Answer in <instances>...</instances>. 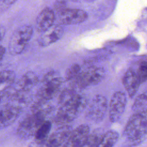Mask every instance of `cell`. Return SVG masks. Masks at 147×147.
Returning a JSON list of instances; mask_svg holds the SVG:
<instances>
[{
    "mask_svg": "<svg viewBox=\"0 0 147 147\" xmlns=\"http://www.w3.org/2000/svg\"><path fill=\"white\" fill-rule=\"evenodd\" d=\"M87 104L86 98L76 92L71 98L59 105L55 122L58 125H63L70 123L86 108Z\"/></svg>",
    "mask_w": 147,
    "mask_h": 147,
    "instance_id": "6da1fadb",
    "label": "cell"
},
{
    "mask_svg": "<svg viewBox=\"0 0 147 147\" xmlns=\"http://www.w3.org/2000/svg\"><path fill=\"white\" fill-rule=\"evenodd\" d=\"M147 114L133 113L127 121L123 130L125 138L133 145H138L146 137Z\"/></svg>",
    "mask_w": 147,
    "mask_h": 147,
    "instance_id": "7a4b0ae2",
    "label": "cell"
},
{
    "mask_svg": "<svg viewBox=\"0 0 147 147\" xmlns=\"http://www.w3.org/2000/svg\"><path fill=\"white\" fill-rule=\"evenodd\" d=\"M33 32L30 25H22L17 28L13 33L9 42V53L13 56L21 54L29 42Z\"/></svg>",
    "mask_w": 147,
    "mask_h": 147,
    "instance_id": "3957f363",
    "label": "cell"
},
{
    "mask_svg": "<svg viewBox=\"0 0 147 147\" xmlns=\"http://www.w3.org/2000/svg\"><path fill=\"white\" fill-rule=\"evenodd\" d=\"M55 73L51 72L44 77L42 84L38 91L39 100L48 101L52 99L59 92L63 80Z\"/></svg>",
    "mask_w": 147,
    "mask_h": 147,
    "instance_id": "277c9868",
    "label": "cell"
},
{
    "mask_svg": "<svg viewBox=\"0 0 147 147\" xmlns=\"http://www.w3.org/2000/svg\"><path fill=\"white\" fill-rule=\"evenodd\" d=\"M69 127L61 126L55 132L41 140H34L28 147H61L70 133Z\"/></svg>",
    "mask_w": 147,
    "mask_h": 147,
    "instance_id": "5b68a950",
    "label": "cell"
},
{
    "mask_svg": "<svg viewBox=\"0 0 147 147\" xmlns=\"http://www.w3.org/2000/svg\"><path fill=\"white\" fill-rule=\"evenodd\" d=\"M105 74L103 68L92 67L86 71H81L73 82L76 87L83 88L99 83L103 78Z\"/></svg>",
    "mask_w": 147,
    "mask_h": 147,
    "instance_id": "8992f818",
    "label": "cell"
},
{
    "mask_svg": "<svg viewBox=\"0 0 147 147\" xmlns=\"http://www.w3.org/2000/svg\"><path fill=\"white\" fill-rule=\"evenodd\" d=\"M107 107L106 97L101 95L95 96L87 109L86 115L88 119L94 122H100L106 115Z\"/></svg>",
    "mask_w": 147,
    "mask_h": 147,
    "instance_id": "52a82bcc",
    "label": "cell"
},
{
    "mask_svg": "<svg viewBox=\"0 0 147 147\" xmlns=\"http://www.w3.org/2000/svg\"><path fill=\"white\" fill-rule=\"evenodd\" d=\"M126 96L124 92L117 91L111 96L109 109V119L111 122H116L122 117L126 105Z\"/></svg>",
    "mask_w": 147,
    "mask_h": 147,
    "instance_id": "ba28073f",
    "label": "cell"
},
{
    "mask_svg": "<svg viewBox=\"0 0 147 147\" xmlns=\"http://www.w3.org/2000/svg\"><path fill=\"white\" fill-rule=\"evenodd\" d=\"M90 134V127L85 124L71 131L61 147H81Z\"/></svg>",
    "mask_w": 147,
    "mask_h": 147,
    "instance_id": "9c48e42d",
    "label": "cell"
},
{
    "mask_svg": "<svg viewBox=\"0 0 147 147\" xmlns=\"http://www.w3.org/2000/svg\"><path fill=\"white\" fill-rule=\"evenodd\" d=\"M87 17V14L84 10L68 9L61 11L58 16V23L60 25L78 24L84 22Z\"/></svg>",
    "mask_w": 147,
    "mask_h": 147,
    "instance_id": "30bf717a",
    "label": "cell"
},
{
    "mask_svg": "<svg viewBox=\"0 0 147 147\" xmlns=\"http://www.w3.org/2000/svg\"><path fill=\"white\" fill-rule=\"evenodd\" d=\"M38 82V76L33 72L29 71L24 74L9 88L11 92L26 93L32 90Z\"/></svg>",
    "mask_w": 147,
    "mask_h": 147,
    "instance_id": "8fae6325",
    "label": "cell"
},
{
    "mask_svg": "<svg viewBox=\"0 0 147 147\" xmlns=\"http://www.w3.org/2000/svg\"><path fill=\"white\" fill-rule=\"evenodd\" d=\"M22 111L20 106L9 103L0 109V129H5L13 123Z\"/></svg>",
    "mask_w": 147,
    "mask_h": 147,
    "instance_id": "7c38bea8",
    "label": "cell"
},
{
    "mask_svg": "<svg viewBox=\"0 0 147 147\" xmlns=\"http://www.w3.org/2000/svg\"><path fill=\"white\" fill-rule=\"evenodd\" d=\"M63 27L60 25H53L49 29L42 32L38 40L40 47H48L59 40L63 35Z\"/></svg>",
    "mask_w": 147,
    "mask_h": 147,
    "instance_id": "4fadbf2b",
    "label": "cell"
},
{
    "mask_svg": "<svg viewBox=\"0 0 147 147\" xmlns=\"http://www.w3.org/2000/svg\"><path fill=\"white\" fill-rule=\"evenodd\" d=\"M55 18L53 11L49 7H45L39 13L36 18V29L39 32H45L53 25Z\"/></svg>",
    "mask_w": 147,
    "mask_h": 147,
    "instance_id": "5bb4252c",
    "label": "cell"
},
{
    "mask_svg": "<svg viewBox=\"0 0 147 147\" xmlns=\"http://www.w3.org/2000/svg\"><path fill=\"white\" fill-rule=\"evenodd\" d=\"M140 84L137 73L131 69H128L123 76V84L130 98L136 95Z\"/></svg>",
    "mask_w": 147,
    "mask_h": 147,
    "instance_id": "9a60e30c",
    "label": "cell"
},
{
    "mask_svg": "<svg viewBox=\"0 0 147 147\" xmlns=\"http://www.w3.org/2000/svg\"><path fill=\"white\" fill-rule=\"evenodd\" d=\"M15 80L16 74L13 71L4 69L0 71V94L11 87Z\"/></svg>",
    "mask_w": 147,
    "mask_h": 147,
    "instance_id": "2e32d148",
    "label": "cell"
},
{
    "mask_svg": "<svg viewBox=\"0 0 147 147\" xmlns=\"http://www.w3.org/2000/svg\"><path fill=\"white\" fill-rule=\"evenodd\" d=\"M118 133L113 130L106 132L100 137L95 147H113L118 140Z\"/></svg>",
    "mask_w": 147,
    "mask_h": 147,
    "instance_id": "e0dca14e",
    "label": "cell"
},
{
    "mask_svg": "<svg viewBox=\"0 0 147 147\" xmlns=\"http://www.w3.org/2000/svg\"><path fill=\"white\" fill-rule=\"evenodd\" d=\"M147 96L146 92L139 95L135 99L132 106L134 114H147Z\"/></svg>",
    "mask_w": 147,
    "mask_h": 147,
    "instance_id": "ac0fdd59",
    "label": "cell"
},
{
    "mask_svg": "<svg viewBox=\"0 0 147 147\" xmlns=\"http://www.w3.org/2000/svg\"><path fill=\"white\" fill-rule=\"evenodd\" d=\"M52 123L49 121L45 120L38 128L34 135V140H41L46 138L51 131Z\"/></svg>",
    "mask_w": 147,
    "mask_h": 147,
    "instance_id": "d6986e66",
    "label": "cell"
},
{
    "mask_svg": "<svg viewBox=\"0 0 147 147\" xmlns=\"http://www.w3.org/2000/svg\"><path fill=\"white\" fill-rule=\"evenodd\" d=\"M81 72L80 67L78 64H73L66 71L65 78L68 80L74 81Z\"/></svg>",
    "mask_w": 147,
    "mask_h": 147,
    "instance_id": "ffe728a7",
    "label": "cell"
},
{
    "mask_svg": "<svg viewBox=\"0 0 147 147\" xmlns=\"http://www.w3.org/2000/svg\"><path fill=\"white\" fill-rule=\"evenodd\" d=\"M137 74L141 83H142L146 81L147 77V64L146 61H142L140 63L138 68V74Z\"/></svg>",
    "mask_w": 147,
    "mask_h": 147,
    "instance_id": "44dd1931",
    "label": "cell"
},
{
    "mask_svg": "<svg viewBox=\"0 0 147 147\" xmlns=\"http://www.w3.org/2000/svg\"><path fill=\"white\" fill-rule=\"evenodd\" d=\"M99 138H99L98 136L96 134H90L81 147H95Z\"/></svg>",
    "mask_w": 147,
    "mask_h": 147,
    "instance_id": "7402d4cb",
    "label": "cell"
},
{
    "mask_svg": "<svg viewBox=\"0 0 147 147\" xmlns=\"http://www.w3.org/2000/svg\"><path fill=\"white\" fill-rule=\"evenodd\" d=\"M17 0H1L2 3L6 6H9L14 3Z\"/></svg>",
    "mask_w": 147,
    "mask_h": 147,
    "instance_id": "603a6c76",
    "label": "cell"
},
{
    "mask_svg": "<svg viewBox=\"0 0 147 147\" xmlns=\"http://www.w3.org/2000/svg\"><path fill=\"white\" fill-rule=\"evenodd\" d=\"M6 53V48L0 45V63L2 60Z\"/></svg>",
    "mask_w": 147,
    "mask_h": 147,
    "instance_id": "cb8c5ba5",
    "label": "cell"
},
{
    "mask_svg": "<svg viewBox=\"0 0 147 147\" xmlns=\"http://www.w3.org/2000/svg\"><path fill=\"white\" fill-rule=\"evenodd\" d=\"M6 99H7V96L5 91L0 94V106L2 103L3 101L5 100Z\"/></svg>",
    "mask_w": 147,
    "mask_h": 147,
    "instance_id": "d4e9b609",
    "label": "cell"
},
{
    "mask_svg": "<svg viewBox=\"0 0 147 147\" xmlns=\"http://www.w3.org/2000/svg\"><path fill=\"white\" fill-rule=\"evenodd\" d=\"M4 34H5V30H4V29L3 28V27H0V44H1V41L3 40Z\"/></svg>",
    "mask_w": 147,
    "mask_h": 147,
    "instance_id": "484cf974",
    "label": "cell"
},
{
    "mask_svg": "<svg viewBox=\"0 0 147 147\" xmlns=\"http://www.w3.org/2000/svg\"><path fill=\"white\" fill-rule=\"evenodd\" d=\"M76 2H92L95 0H73Z\"/></svg>",
    "mask_w": 147,
    "mask_h": 147,
    "instance_id": "4316f807",
    "label": "cell"
}]
</instances>
